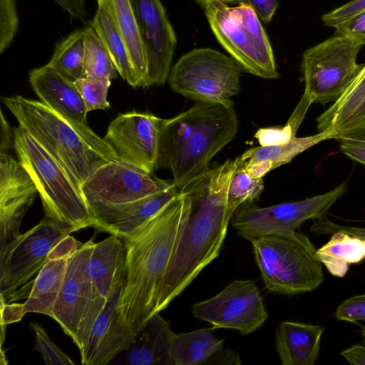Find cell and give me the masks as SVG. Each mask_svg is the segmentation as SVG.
I'll use <instances>...</instances> for the list:
<instances>
[{"label": "cell", "mask_w": 365, "mask_h": 365, "mask_svg": "<svg viewBox=\"0 0 365 365\" xmlns=\"http://www.w3.org/2000/svg\"><path fill=\"white\" fill-rule=\"evenodd\" d=\"M19 26L15 0H0V53L11 43Z\"/></svg>", "instance_id": "d590c367"}, {"label": "cell", "mask_w": 365, "mask_h": 365, "mask_svg": "<svg viewBox=\"0 0 365 365\" xmlns=\"http://www.w3.org/2000/svg\"><path fill=\"white\" fill-rule=\"evenodd\" d=\"M331 139L329 134L326 132L305 137L295 136L284 144L250 148L240 158L244 168L250 175L262 178L271 170L290 163L306 150Z\"/></svg>", "instance_id": "484cf974"}, {"label": "cell", "mask_w": 365, "mask_h": 365, "mask_svg": "<svg viewBox=\"0 0 365 365\" xmlns=\"http://www.w3.org/2000/svg\"><path fill=\"white\" fill-rule=\"evenodd\" d=\"M264 22L269 23L278 8L277 0H245Z\"/></svg>", "instance_id": "7bdbcfd3"}, {"label": "cell", "mask_w": 365, "mask_h": 365, "mask_svg": "<svg viewBox=\"0 0 365 365\" xmlns=\"http://www.w3.org/2000/svg\"><path fill=\"white\" fill-rule=\"evenodd\" d=\"M65 11L71 17L76 19H83L86 16V0H53Z\"/></svg>", "instance_id": "ee69618b"}, {"label": "cell", "mask_w": 365, "mask_h": 365, "mask_svg": "<svg viewBox=\"0 0 365 365\" xmlns=\"http://www.w3.org/2000/svg\"><path fill=\"white\" fill-rule=\"evenodd\" d=\"M197 1L217 40L243 70L266 79L279 76L267 33L247 3L230 7L219 0Z\"/></svg>", "instance_id": "52a82bcc"}, {"label": "cell", "mask_w": 365, "mask_h": 365, "mask_svg": "<svg viewBox=\"0 0 365 365\" xmlns=\"http://www.w3.org/2000/svg\"><path fill=\"white\" fill-rule=\"evenodd\" d=\"M29 81L40 101L65 119L87 124V109L74 81L48 63L29 72Z\"/></svg>", "instance_id": "ffe728a7"}, {"label": "cell", "mask_w": 365, "mask_h": 365, "mask_svg": "<svg viewBox=\"0 0 365 365\" xmlns=\"http://www.w3.org/2000/svg\"><path fill=\"white\" fill-rule=\"evenodd\" d=\"M361 334L362 336L364 344H365V326L362 327L361 330Z\"/></svg>", "instance_id": "f907efd6"}, {"label": "cell", "mask_w": 365, "mask_h": 365, "mask_svg": "<svg viewBox=\"0 0 365 365\" xmlns=\"http://www.w3.org/2000/svg\"><path fill=\"white\" fill-rule=\"evenodd\" d=\"M14 133L11 131V126L4 116L1 110V139L0 152H5L14 147Z\"/></svg>", "instance_id": "bcb514c9"}, {"label": "cell", "mask_w": 365, "mask_h": 365, "mask_svg": "<svg viewBox=\"0 0 365 365\" xmlns=\"http://www.w3.org/2000/svg\"><path fill=\"white\" fill-rule=\"evenodd\" d=\"M120 290L108 302L95 321L86 346L80 352L82 364H108L135 341L137 336L125 330L118 321L116 305Z\"/></svg>", "instance_id": "d6986e66"}, {"label": "cell", "mask_w": 365, "mask_h": 365, "mask_svg": "<svg viewBox=\"0 0 365 365\" xmlns=\"http://www.w3.org/2000/svg\"><path fill=\"white\" fill-rule=\"evenodd\" d=\"M180 189L174 182L165 190L147 197L120 204L89 206L93 227L116 235L128 236L177 197Z\"/></svg>", "instance_id": "ac0fdd59"}, {"label": "cell", "mask_w": 365, "mask_h": 365, "mask_svg": "<svg viewBox=\"0 0 365 365\" xmlns=\"http://www.w3.org/2000/svg\"><path fill=\"white\" fill-rule=\"evenodd\" d=\"M1 101L19 125L44 148L80 187L103 164L118 158L110 144L87 124L69 121L40 101L15 95L2 97Z\"/></svg>", "instance_id": "277c9868"}, {"label": "cell", "mask_w": 365, "mask_h": 365, "mask_svg": "<svg viewBox=\"0 0 365 365\" xmlns=\"http://www.w3.org/2000/svg\"><path fill=\"white\" fill-rule=\"evenodd\" d=\"M25 314L24 303H6L1 297V325L4 328L9 324L20 321Z\"/></svg>", "instance_id": "b9f144b4"}, {"label": "cell", "mask_w": 365, "mask_h": 365, "mask_svg": "<svg viewBox=\"0 0 365 365\" xmlns=\"http://www.w3.org/2000/svg\"><path fill=\"white\" fill-rule=\"evenodd\" d=\"M85 29H78L56 47L48 64L69 79L84 77Z\"/></svg>", "instance_id": "4dcf8cb0"}, {"label": "cell", "mask_w": 365, "mask_h": 365, "mask_svg": "<svg viewBox=\"0 0 365 365\" xmlns=\"http://www.w3.org/2000/svg\"><path fill=\"white\" fill-rule=\"evenodd\" d=\"M14 133L19 161L37 187L45 216L73 232L93 227L94 220L81 187L25 129L19 125Z\"/></svg>", "instance_id": "5b68a950"}, {"label": "cell", "mask_w": 365, "mask_h": 365, "mask_svg": "<svg viewBox=\"0 0 365 365\" xmlns=\"http://www.w3.org/2000/svg\"><path fill=\"white\" fill-rule=\"evenodd\" d=\"M347 192L344 182L332 190L299 201L261 207L255 202L240 205L231 218L237 235L248 241L262 235L297 230L308 220L326 217L333 205Z\"/></svg>", "instance_id": "30bf717a"}, {"label": "cell", "mask_w": 365, "mask_h": 365, "mask_svg": "<svg viewBox=\"0 0 365 365\" xmlns=\"http://www.w3.org/2000/svg\"><path fill=\"white\" fill-rule=\"evenodd\" d=\"M242 68L232 56L210 48L193 49L170 68L171 89L195 101L232 103L240 91Z\"/></svg>", "instance_id": "ba28073f"}, {"label": "cell", "mask_w": 365, "mask_h": 365, "mask_svg": "<svg viewBox=\"0 0 365 365\" xmlns=\"http://www.w3.org/2000/svg\"><path fill=\"white\" fill-rule=\"evenodd\" d=\"M332 228L334 230H343L351 235L365 237V227L346 226L334 223Z\"/></svg>", "instance_id": "c3c4849f"}, {"label": "cell", "mask_w": 365, "mask_h": 365, "mask_svg": "<svg viewBox=\"0 0 365 365\" xmlns=\"http://www.w3.org/2000/svg\"><path fill=\"white\" fill-rule=\"evenodd\" d=\"M329 240L316 250V256L333 276L344 277L350 264L365 259V237L336 230Z\"/></svg>", "instance_id": "f1b7e54d"}, {"label": "cell", "mask_w": 365, "mask_h": 365, "mask_svg": "<svg viewBox=\"0 0 365 365\" xmlns=\"http://www.w3.org/2000/svg\"></svg>", "instance_id": "816d5d0a"}, {"label": "cell", "mask_w": 365, "mask_h": 365, "mask_svg": "<svg viewBox=\"0 0 365 365\" xmlns=\"http://www.w3.org/2000/svg\"><path fill=\"white\" fill-rule=\"evenodd\" d=\"M318 133L331 139L365 131V63L339 98L317 119Z\"/></svg>", "instance_id": "44dd1931"}, {"label": "cell", "mask_w": 365, "mask_h": 365, "mask_svg": "<svg viewBox=\"0 0 365 365\" xmlns=\"http://www.w3.org/2000/svg\"><path fill=\"white\" fill-rule=\"evenodd\" d=\"M88 269L95 288L108 302L124 281L125 250L121 239L111 235L94 243Z\"/></svg>", "instance_id": "cb8c5ba5"}, {"label": "cell", "mask_w": 365, "mask_h": 365, "mask_svg": "<svg viewBox=\"0 0 365 365\" xmlns=\"http://www.w3.org/2000/svg\"><path fill=\"white\" fill-rule=\"evenodd\" d=\"M322 326L284 321L275 331V347L283 365H313L318 359Z\"/></svg>", "instance_id": "603a6c76"}, {"label": "cell", "mask_w": 365, "mask_h": 365, "mask_svg": "<svg viewBox=\"0 0 365 365\" xmlns=\"http://www.w3.org/2000/svg\"><path fill=\"white\" fill-rule=\"evenodd\" d=\"M71 255V246L66 240L53 250L34 281L28 299L24 302L25 314L35 312L53 317V308Z\"/></svg>", "instance_id": "7402d4cb"}, {"label": "cell", "mask_w": 365, "mask_h": 365, "mask_svg": "<svg viewBox=\"0 0 365 365\" xmlns=\"http://www.w3.org/2000/svg\"><path fill=\"white\" fill-rule=\"evenodd\" d=\"M334 29L336 34L356 38L365 46V11Z\"/></svg>", "instance_id": "60d3db41"}, {"label": "cell", "mask_w": 365, "mask_h": 365, "mask_svg": "<svg viewBox=\"0 0 365 365\" xmlns=\"http://www.w3.org/2000/svg\"><path fill=\"white\" fill-rule=\"evenodd\" d=\"M242 361L237 353L230 349L223 348L213 355L205 364L230 365L241 364Z\"/></svg>", "instance_id": "f6af8a7d"}, {"label": "cell", "mask_w": 365, "mask_h": 365, "mask_svg": "<svg viewBox=\"0 0 365 365\" xmlns=\"http://www.w3.org/2000/svg\"><path fill=\"white\" fill-rule=\"evenodd\" d=\"M110 16L123 36L141 87H148L144 46L130 0H97Z\"/></svg>", "instance_id": "4316f807"}, {"label": "cell", "mask_w": 365, "mask_h": 365, "mask_svg": "<svg viewBox=\"0 0 365 365\" xmlns=\"http://www.w3.org/2000/svg\"><path fill=\"white\" fill-rule=\"evenodd\" d=\"M170 332L169 323L161 317L160 312L157 313L138 334L135 341L114 359H120L115 363L130 365H174L168 347Z\"/></svg>", "instance_id": "d4e9b609"}, {"label": "cell", "mask_w": 365, "mask_h": 365, "mask_svg": "<svg viewBox=\"0 0 365 365\" xmlns=\"http://www.w3.org/2000/svg\"><path fill=\"white\" fill-rule=\"evenodd\" d=\"M264 187L262 178L250 175L244 168L240 158L229 185L227 200L228 212L233 215L242 204L257 200Z\"/></svg>", "instance_id": "d6a6232c"}, {"label": "cell", "mask_w": 365, "mask_h": 365, "mask_svg": "<svg viewBox=\"0 0 365 365\" xmlns=\"http://www.w3.org/2000/svg\"><path fill=\"white\" fill-rule=\"evenodd\" d=\"M238 119L233 103L197 101L160 128L157 170H171L180 190L210 168L213 157L235 137Z\"/></svg>", "instance_id": "3957f363"}, {"label": "cell", "mask_w": 365, "mask_h": 365, "mask_svg": "<svg viewBox=\"0 0 365 365\" xmlns=\"http://www.w3.org/2000/svg\"><path fill=\"white\" fill-rule=\"evenodd\" d=\"M173 183L153 177L120 158L100 166L81 185L89 206L136 200L166 189Z\"/></svg>", "instance_id": "5bb4252c"}, {"label": "cell", "mask_w": 365, "mask_h": 365, "mask_svg": "<svg viewBox=\"0 0 365 365\" xmlns=\"http://www.w3.org/2000/svg\"><path fill=\"white\" fill-rule=\"evenodd\" d=\"M94 242L90 240L68 259L64 281L53 308V317L74 344L88 337L101 310L93 304L106 301L95 288L88 269Z\"/></svg>", "instance_id": "7c38bea8"}, {"label": "cell", "mask_w": 365, "mask_h": 365, "mask_svg": "<svg viewBox=\"0 0 365 365\" xmlns=\"http://www.w3.org/2000/svg\"><path fill=\"white\" fill-rule=\"evenodd\" d=\"M91 26L108 49L118 74L133 88L141 87L127 45L109 14L98 6Z\"/></svg>", "instance_id": "f546056e"}, {"label": "cell", "mask_w": 365, "mask_h": 365, "mask_svg": "<svg viewBox=\"0 0 365 365\" xmlns=\"http://www.w3.org/2000/svg\"><path fill=\"white\" fill-rule=\"evenodd\" d=\"M144 46L148 86L168 78L177 40L160 0H130Z\"/></svg>", "instance_id": "2e32d148"}, {"label": "cell", "mask_w": 365, "mask_h": 365, "mask_svg": "<svg viewBox=\"0 0 365 365\" xmlns=\"http://www.w3.org/2000/svg\"><path fill=\"white\" fill-rule=\"evenodd\" d=\"M250 242L269 292L294 295L313 291L324 281L317 249L304 234L287 231L262 235Z\"/></svg>", "instance_id": "8992f818"}, {"label": "cell", "mask_w": 365, "mask_h": 365, "mask_svg": "<svg viewBox=\"0 0 365 365\" xmlns=\"http://www.w3.org/2000/svg\"><path fill=\"white\" fill-rule=\"evenodd\" d=\"M335 317L339 321H365V294L355 295L343 301L336 308Z\"/></svg>", "instance_id": "74e56055"}, {"label": "cell", "mask_w": 365, "mask_h": 365, "mask_svg": "<svg viewBox=\"0 0 365 365\" xmlns=\"http://www.w3.org/2000/svg\"><path fill=\"white\" fill-rule=\"evenodd\" d=\"M35 334L34 350L42 356L47 364H76L68 355L61 350L50 339L45 329L38 323H31Z\"/></svg>", "instance_id": "e575fe53"}, {"label": "cell", "mask_w": 365, "mask_h": 365, "mask_svg": "<svg viewBox=\"0 0 365 365\" xmlns=\"http://www.w3.org/2000/svg\"><path fill=\"white\" fill-rule=\"evenodd\" d=\"M365 11V0H351L323 15L325 26L335 28Z\"/></svg>", "instance_id": "8d00e7d4"}, {"label": "cell", "mask_w": 365, "mask_h": 365, "mask_svg": "<svg viewBox=\"0 0 365 365\" xmlns=\"http://www.w3.org/2000/svg\"><path fill=\"white\" fill-rule=\"evenodd\" d=\"M74 83L79 91L88 112L109 108L108 92L110 80L104 77L86 76Z\"/></svg>", "instance_id": "836d02e7"}, {"label": "cell", "mask_w": 365, "mask_h": 365, "mask_svg": "<svg viewBox=\"0 0 365 365\" xmlns=\"http://www.w3.org/2000/svg\"><path fill=\"white\" fill-rule=\"evenodd\" d=\"M191 312L215 329H232L242 335L255 332L268 318L263 297L250 279L232 282L214 297L192 304Z\"/></svg>", "instance_id": "4fadbf2b"}, {"label": "cell", "mask_w": 365, "mask_h": 365, "mask_svg": "<svg viewBox=\"0 0 365 365\" xmlns=\"http://www.w3.org/2000/svg\"><path fill=\"white\" fill-rule=\"evenodd\" d=\"M341 355L354 365H365V344H355L343 350Z\"/></svg>", "instance_id": "7dc6e473"}, {"label": "cell", "mask_w": 365, "mask_h": 365, "mask_svg": "<svg viewBox=\"0 0 365 365\" xmlns=\"http://www.w3.org/2000/svg\"><path fill=\"white\" fill-rule=\"evenodd\" d=\"M163 121L147 113L119 114L109 124L103 138L118 158L152 174L157 170Z\"/></svg>", "instance_id": "9a60e30c"}, {"label": "cell", "mask_w": 365, "mask_h": 365, "mask_svg": "<svg viewBox=\"0 0 365 365\" xmlns=\"http://www.w3.org/2000/svg\"><path fill=\"white\" fill-rule=\"evenodd\" d=\"M297 132L287 123L283 127L259 128L255 138L262 146L284 144L296 136Z\"/></svg>", "instance_id": "f35d334b"}, {"label": "cell", "mask_w": 365, "mask_h": 365, "mask_svg": "<svg viewBox=\"0 0 365 365\" xmlns=\"http://www.w3.org/2000/svg\"><path fill=\"white\" fill-rule=\"evenodd\" d=\"M341 151L352 160L365 166V131L337 140Z\"/></svg>", "instance_id": "ab89813d"}, {"label": "cell", "mask_w": 365, "mask_h": 365, "mask_svg": "<svg viewBox=\"0 0 365 365\" xmlns=\"http://www.w3.org/2000/svg\"><path fill=\"white\" fill-rule=\"evenodd\" d=\"M221 1H223L225 3H241L242 1H245L244 0H219Z\"/></svg>", "instance_id": "681fc988"}, {"label": "cell", "mask_w": 365, "mask_h": 365, "mask_svg": "<svg viewBox=\"0 0 365 365\" xmlns=\"http://www.w3.org/2000/svg\"><path fill=\"white\" fill-rule=\"evenodd\" d=\"M84 76L104 77L110 81L118 71L106 46L91 27L85 29Z\"/></svg>", "instance_id": "1f68e13d"}, {"label": "cell", "mask_w": 365, "mask_h": 365, "mask_svg": "<svg viewBox=\"0 0 365 365\" xmlns=\"http://www.w3.org/2000/svg\"><path fill=\"white\" fill-rule=\"evenodd\" d=\"M37 192L23 165L7 153L0 152V252L21 234V220Z\"/></svg>", "instance_id": "e0dca14e"}, {"label": "cell", "mask_w": 365, "mask_h": 365, "mask_svg": "<svg viewBox=\"0 0 365 365\" xmlns=\"http://www.w3.org/2000/svg\"><path fill=\"white\" fill-rule=\"evenodd\" d=\"M215 329L212 327L180 334L171 331L168 347L174 365H205L223 348L225 339L216 336Z\"/></svg>", "instance_id": "83f0119b"}, {"label": "cell", "mask_w": 365, "mask_h": 365, "mask_svg": "<svg viewBox=\"0 0 365 365\" xmlns=\"http://www.w3.org/2000/svg\"><path fill=\"white\" fill-rule=\"evenodd\" d=\"M190 211V197L180 191L149 220L120 238L125 273L116 311L120 324L136 336L159 313L163 281Z\"/></svg>", "instance_id": "6da1fadb"}, {"label": "cell", "mask_w": 365, "mask_h": 365, "mask_svg": "<svg viewBox=\"0 0 365 365\" xmlns=\"http://www.w3.org/2000/svg\"><path fill=\"white\" fill-rule=\"evenodd\" d=\"M240 162V156L228 159L180 190L190 197L191 211L163 281L159 312L218 256L232 217L227 207L229 185Z\"/></svg>", "instance_id": "7a4b0ae2"}, {"label": "cell", "mask_w": 365, "mask_h": 365, "mask_svg": "<svg viewBox=\"0 0 365 365\" xmlns=\"http://www.w3.org/2000/svg\"><path fill=\"white\" fill-rule=\"evenodd\" d=\"M71 232V228L45 216L10 241L0 252V297L6 300L29 281Z\"/></svg>", "instance_id": "8fae6325"}, {"label": "cell", "mask_w": 365, "mask_h": 365, "mask_svg": "<svg viewBox=\"0 0 365 365\" xmlns=\"http://www.w3.org/2000/svg\"><path fill=\"white\" fill-rule=\"evenodd\" d=\"M363 46L356 38L335 34L307 49L301 65L305 85L303 95L312 103L335 102L362 66L356 58Z\"/></svg>", "instance_id": "9c48e42d"}]
</instances>
